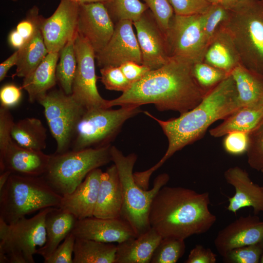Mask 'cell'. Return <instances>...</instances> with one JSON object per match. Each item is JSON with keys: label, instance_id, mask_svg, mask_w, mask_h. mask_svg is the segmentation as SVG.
<instances>
[{"label": "cell", "instance_id": "f907efd6", "mask_svg": "<svg viewBox=\"0 0 263 263\" xmlns=\"http://www.w3.org/2000/svg\"><path fill=\"white\" fill-rule=\"evenodd\" d=\"M8 40L9 44L14 48L19 50L26 42L23 37L15 29L13 30L9 34Z\"/></svg>", "mask_w": 263, "mask_h": 263}, {"label": "cell", "instance_id": "ba28073f", "mask_svg": "<svg viewBox=\"0 0 263 263\" xmlns=\"http://www.w3.org/2000/svg\"><path fill=\"white\" fill-rule=\"evenodd\" d=\"M53 207L40 210L30 218L25 217L7 224L0 219V263H34L37 247L46 241L45 219Z\"/></svg>", "mask_w": 263, "mask_h": 263}, {"label": "cell", "instance_id": "30bf717a", "mask_svg": "<svg viewBox=\"0 0 263 263\" xmlns=\"http://www.w3.org/2000/svg\"><path fill=\"white\" fill-rule=\"evenodd\" d=\"M38 102L44 108L50 132L56 143L55 153L68 151L77 124L87 109L61 89L48 92Z\"/></svg>", "mask_w": 263, "mask_h": 263}, {"label": "cell", "instance_id": "6da1fadb", "mask_svg": "<svg viewBox=\"0 0 263 263\" xmlns=\"http://www.w3.org/2000/svg\"><path fill=\"white\" fill-rule=\"evenodd\" d=\"M194 62L170 57L161 67L150 70L119 97L108 100L107 107L154 104L161 111L183 113L196 106L206 93L192 74Z\"/></svg>", "mask_w": 263, "mask_h": 263}, {"label": "cell", "instance_id": "484cf974", "mask_svg": "<svg viewBox=\"0 0 263 263\" xmlns=\"http://www.w3.org/2000/svg\"><path fill=\"white\" fill-rule=\"evenodd\" d=\"M77 219L72 214L53 207L45 219L46 241L37 249V254L44 260L48 259L61 242L72 232Z\"/></svg>", "mask_w": 263, "mask_h": 263}, {"label": "cell", "instance_id": "f1b7e54d", "mask_svg": "<svg viewBox=\"0 0 263 263\" xmlns=\"http://www.w3.org/2000/svg\"><path fill=\"white\" fill-rule=\"evenodd\" d=\"M46 129L39 119L25 118L15 122L11 137L15 143L23 148L42 150L46 147Z\"/></svg>", "mask_w": 263, "mask_h": 263}, {"label": "cell", "instance_id": "db71d44e", "mask_svg": "<svg viewBox=\"0 0 263 263\" xmlns=\"http://www.w3.org/2000/svg\"><path fill=\"white\" fill-rule=\"evenodd\" d=\"M110 1V0H83V3H92V2H101L104 4L107 3Z\"/></svg>", "mask_w": 263, "mask_h": 263}, {"label": "cell", "instance_id": "52a82bcc", "mask_svg": "<svg viewBox=\"0 0 263 263\" xmlns=\"http://www.w3.org/2000/svg\"><path fill=\"white\" fill-rule=\"evenodd\" d=\"M111 147L109 145L51 155L43 176L57 193L62 196L69 194L91 171L112 161Z\"/></svg>", "mask_w": 263, "mask_h": 263}, {"label": "cell", "instance_id": "7a4b0ae2", "mask_svg": "<svg viewBox=\"0 0 263 263\" xmlns=\"http://www.w3.org/2000/svg\"><path fill=\"white\" fill-rule=\"evenodd\" d=\"M240 107L235 82L229 74L207 93L199 104L177 118L162 120L144 112L159 124L169 143L164 155L146 170L147 173L151 176L177 151L201 139L213 123L224 120Z\"/></svg>", "mask_w": 263, "mask_h": 263}, {"label": "cell", "instance_id": "f35d334b", "mask_svg": "<svg viewBox=\"0 0 263 263\" xmlns=\"http://www.w3.org/2000/svg\"><path fill=\"white\" fill-rule=\"evenodd\" d=\"M101 81L109 90L120 91L128 90L132 84L125 77L119 67L108 66L100 69Z\"/></svg>", "mask_w": 263, "mask_h": 263}, {"label": "cell", "instance_id": "6f0895ef", "mask_svg": "<svg viewBox=\"0 0 263 263\" xmlns=\"http://www.w3.org/2000/svg\"><path fill=\"white\" fill-rule=\"evenodd\" d=\"M259 244H260V245L261 246V247L263 249V237L262 240L261 241V242L259 243Z\"/></svg>", "mask_w": 263, "mask_h": 263}, {"label": "cell", "instance_id": "83f0119b", "mask_svg": "<svg viewBox=\"0 0 263 263\" xmlns=\"http://www.w3.org/2000/svg\"><path fill=\"white\" fill-rule=\"evenodd\" d=\"M263 121V107H242L209 131L211 136L220 137L232 132H250Z\"/></svg>", "mask_w": 263, "mask_h": 263}, {"label": "cell", "instance_id": "d4e9b609", "mask_svg": "<svg viewBox=\"0 0 263 263\" xmlns=\"http://www.w3.org/2000/svg\"><path fill=\"white\" fill-rule=\"evenodd\" d=\"M59 52L49 53L29 75L23 78L21 86L33 103L45 95L56 84V68Z\"/></svg>", "mask_w": 263, "mask_h": 263}, {"label": "cell", "instance_id": "d6986e66", "mask_svg": "<svg viewBox=\"0 0 263 263\" xmlns=\"http://www.w3.org/2000/svg\"><path fill=\"white\" fill-rule=\"evenodd\" d=\"M224 176L227 184L235 188V194L228 197V211L235 214L244 207H252L254 214L263 212V186L254 183L248 172L239 166L228 168Z\"/></svg>", "mask_w": 263, "mask_h": 263}, {"label": "cell", "instance_id": "d6a6232c", "mask_svg": "<svg viewBox=\"0 0 263 263\" xmlns=\"http://www.w3.org/2000/svg\"><path fill=\"white\" fill-rule=\"evenodd\" d=\"M105 5L114 24L123 20L133 22L149 9L140 0H110Z\"/></svg>", "mask_w": 263, "mask_h": 263}, {"label": "cell", "instance_id": "3957f363", "mask_svg": "<svg viewBox=\"0 0 263 263\" xmlns=\"http://www.w3.org/2000/svg\"><path fill=\"white\" fill-rule=\"evenodd\" d=\"M208 192L198 193L182 187L163 186L156 193L149 212L150 227L162 238L185 240L207 232L217 218L209 208Z\"/></svg>", "mask_w": 263, "mask_h": 263}, {"label": "cell", "instance_id": "5b68a950", "mask_svg": "<svg viewBox=\"0 0 263 263\" xmlns=\"http://www.w3.org/2000/svg\"><path fill=\"white\" fill-rule=\"evenodd\" d=\"M223 25L233 39L241 64L263 76V0H242L229 9Z\"/></svg>", "mask_w": 263, "mask_h": 263}, {"label": "cell", "instance_id": "681fc988", "mask_svg": "<svg viewBox=\"0 0 263 263\" xmlns=\"http://www.w3.org/2000/svg\"><path fill=\"white\" fill-rule=\"evenodd\" d=\"M18 51H16L0 64V81H2L12 67L16 65L18 60Z\"/></svg>", "mask_w": 263, "mask_h": 263}, {"label": "cell", "instance_id": "74e56055", "mask_svg": "<svg viewBox=\"0 0 263 263\" xmlns=\"http://www.w3.org/2000/svg\"><path fill=\"white\" fill-rule=\"evenodd\" d=\"M263 249L259 244L234 248L224 256L226 263H259Z\"/></svg>", "mask_w": 263, "mask_h": 263}, {"label": "cell", "instance_id": "cb8c5ba5", "mask_svg": "<svg viewBox=\"0 0 263 263\" xmlns=\"http://www.w3.org/2000/svg\"><path fill=\"white\" fill-rule=\"evenodd\" d=\"M161 235L150 227L146 232L118 243L115 263H150Z\"/></svg>", "mask_w": 263, "mask_h": 263}, {"label": "cell", "instance_id": "60d3db41", "mask_svg": "<svg viewBox=\"0 0 263 263\" xmlns=\"http://www.w3.org/2000/svg\"><path fill=\"white\" fill-rule=\"evenodd\" d=\"M43 18L39 14L38 7L34 5L28 10L26 18L17 24L16 29L26 41L40 29Z\"/></svg>", "mask_w": 263, "mask_h": 263}, {"label": "cell", "instance_id": "f5cc1de1", "mask_svg": "<svg viewBox=\"0 0 263 263\" xmlns=\"http://www.w3.org/2000/svg\"><path fill=\"white\" fill-rule=\"evenodd\" d=\"M243 0H221L220 3L227 9H230Z\"/></svg>", "mask_w": 263, "mask_h": 263}, {"label": "cell", "instance_id": "2e32d148", "mask_svg": "<svg viewBox=\"0 0 263 263\" xmlns=\"http://www.w3.org/2000/svg\"><path fill=\"white\" fill-rule=\"evenodd\" d=\"M114 26L104 3L79 4L77 32L90 44L95 54L107 45L113 34Z\"/></svg>", "mask_w": 263, "mask_h": 263}, {"label": "cell", "instance_id": "11a10c76", "mask_svg": "<svg viewBox=\"0 0 263 263\" xmlns=\"http://www.w3.org/2000/svg\"><path fill=\"white\" fill-rule=\"evenodd\" d=\"M211 4L218 3L220 2L221 0H207Z\"/></svg>", "mask_w": 263, "mask_h": 263}, {"label": "cell", "instance_id": "9f6ffc18", "mask_svg": "<svg viewBox=\"0 0 263 263\" xmlns=\"http://www.w3.org/2000/svg\"><path fill=\"white\" fill-rule=\"evenodd\" d=\"M74 2L78 3V4H81L83 3V0H70Z\"/></svg>", "mask_w": 263, "mask_h": 263}, {"label": "cell", "instance_id": "7c38bea8", "mask_svg": "<svg viewBox=\"0 0 263 263\" xmlns=\"http://www.w3.org/2000/svg\"><path fill=\"white\" fill-rule=\"evenodd\" d=\"M75 47L77 67L71 95L87 110L108 108V100L101 97L96 86L98 77L95 73L94 50L78 33L75 39Z\"/></svg>", "mask_w": 263, "mask_h": 263}, {"label": "cell", "instance_id": "4316f807", "mask_svg": "<svg viewBox=\"0 0 263 263\" xmlns=\"http://www.w3.org/2000/svg\"><path fill=\"white\" fill-rule=\"evenodd\" d=\"M236 86L238 101L241 107H263V76L242 65L230 73Z\"/></svg>", "mask_w": 263, "mask_h": 263}, {"label": "cell", "instance_id": "ee69618b", "mask_svg": "<svg viewBox=\"0 0 263 263\" xmlns=\"http://www.w3.org/2000/svg\"><path fill=\"white\" fill-rule=\"evenodd\" d=\"M174 14L188 16L204 13L211 3L207 0H168Z\"/></svg>", "mask_w": 263, "mask_h": 263}, {"label": "cell", "instance_id": "9a60e30c", "mask_svg": "<svg viewBox=\"0 0 263 263\" xmlns=\"http://www.w3.org/2000/svg\"><path fill=\"white\" fill-rule=\"evenodd\" d=\"M136 31L142 64L151 70L157 69L170 58L166 34L148 9L133 22Z\"/></svg>", "mask_w": 263, "mask_h": 263}, {"label": "cell", "instance_id": "4dcf8cb0", "mask_svg": "<svg viewBox=\"0 0 263 263\" xmlns=\"http://www.w3.org/2000/svg\"><path fill=\"white\" fill-rule=\"evenodd\" d=\"M116 245L76 238L73 263H115Z\"/></svg>", "mask_w": 263, "mask_h": 263}, {"label": "cell", "instance_id": "91938a15", "mask_svg": "<svg viewBox=\"0 0 263 263\" xmlns=\"http://www.w3.org/2000/svg\"><path fill=\"white\" fill-rule=\"evenodd\" d=\"M10 0L15 2V1H18L19 0Z\"/></svg>", "mask_w": 263, "mask_h": 263}, {"label": "cell", "instance_id": "603a6c76", "mask_svg": "<svg viewBox=\"0 0 263 263\" xmlns=\"http://www.w3.org/2000/svg\"><path fill=\"white\" fill-rule=\"evenodd\" d=\"M203 61L228 74L241 64L240 57L233 39L223 24L207 45Z\"/></svg>", "mask_w": 263, "mask_h": 263}, {"label": "cell", "instance_id": "94428289", "mask_svg": "<svg viewBox=\"0 0 263 263\" xmlns=\"http://www.w3.org/2000/svg\"><path fill=\"white\" fill-rule=\"evenodd\" d=\"M261 172L263 173V170L262 171V172Z\"/></svg>", "mask_w": 263, "mask_h": 263}, {"label": "cell", "instance_id": "ffe728a7", "mask_svg": "<svg viewBox=\"0 0 263 263\" xmlns=\"http://www.w3.org/2000/svg\"><path fill=\"white\" fill-rule=\"evenodd\" d=\"M50 157L42 150L23 148L13 140L0 153V172L8 170L23 175L42 176L47 170Z\"/></svg>", "mask_w": 263, "mask_h": 263}, {"label": "cell", "instance_id": "7402d4cb", "mask_svg": "<svg viewBox=\"0 0 263 263\" xmlns=\"http://www.w3.org/2000/svg\"><path fill=\"white\" fill-rule=\"evenodd\" d=\"M122 206V186L117 168L113 164L102 173L94 216L120 218Z\"/></svg>", "mask_w": 263, "mask_h": 263}, {"label": "cell", "instance_id": "b9f144b4", "mask_svg": "<svg viewBox=\"0 0 263 263\" xmlns=\"http://www.w3.org/2000/svg\"><path fill=\"white\" fill-rule=\"evenodd\" d=\"M249 133L244 132H232L225 134L223 147L228 153L239 155L246 152L249 143Z\"/></svg>", "mask_w": 263, "mask_h": 263}, {"label": "cell", "instance_id": "ac0fdd59", "mask_svg": "<svg viewBox=\"0 0 263 263\" xmlns=\"http://www.w3.org/2000/svg\"><path fill=\"white\" fill-rule=\"evenodd\" d=\"M263 237V220L257 215L241 216L217 233L214 241L218 253L223 257L239 247L259 244Z\"/></svg>", "mask_w": 263, "mask_h": 263}, {"label": "cell", "instance_id": "f6af8a7d", "mask_svg": "<svg viewBox=\"0 0 263 263\" xmlns=\"http://www.w3.org/2000/svg\"><path fill=\"white\" fill-rule=\"evenodd\" d=\"M15 123L10 109L0 107V153L3 152L13 141L11 131Z\"/></svg>", "mask_w": 263, "mask_h": 263}, {"label": "cell", "instance_id": "8fae6325", "mask_svg": "<svg viewBox=\"0 0 263 263\" xmlns=\"http://www.w3.org/2000/svg\"><path fill=\"white\" fill-rule=\"evenodd\" d=\"M204 21V13L188 16L174 14L166 34L170 57L194 62L203 61L206 48Z\"/></svg>", "mask_w": 263, "mask_h": 263}, {"label": "cell", "instance_id": "1f68e13d", "mask_svg": "<svg viewBox=\"0 0 263 263\" xmlns=\"http://www.w3.org/2000/svg\"><path fill=\"white\" fill-rule=\"evenodd\" d=\"M76 36L70 40L59 52V60L56 68V80L61 89L67 94L72 93L73 84L77 67L75 47Z\"/></svg>", "mask_w": 263, "mask_h": 263}, {"label": "cell", "instance_id": "bcb514c9", "mask_svg": "<svg viewBox=\"0 0 263 263\" xmlns=\"http://www.w3.org/2000/svg\"><path fill=\"white\" fill-rule=\"evenodd\" d=\"M22 88L14 84H7L0 90V106L10 109L17 106L22 98Z\"/></svg>", "mask_w": 263, "mask_h": 263}, {"label": "cell", "instance_id": "d590c367", "mask_svg": "<svg viewBox=\"0 0 263 263\" xmlns=\"http://www.w3.org/2000/svg\"><path fill=\"white\" fill-rule=\"evenodd\" d=\"M204 14L203 29L207 47L218 29L227 20L229 10L220 3L211 4Z\"/></svg>", "mask_w": 263, "mask_h": 263}, {"label": "cell", "instance_id": "8992f818", "mask_svg": "<svg viewBox=\"0 0 263 263\" xmlns=\"http://www.w3.org/2000/svg\"><path fill=\"white\" fill-rule=\"evenodd\" d=\"M112 161L116 166L120 180L123 206L121 217L132 226L137 236L146 232L150 226L149 212L152 202L160 189L169 180L167 173L154 179L150 190H144L135 182L133 169L137 159L134 153L125 155L114 146L111 147Z\"/></svg>", "mask_w": 263, "mask_h": 263}, {"label": "cell", "instance_id": "44dd1931", "mask_svg": "<svg viewBox=\"0 0 263 263\" xmlns=\"http://www.w3.org/2000/svg\"><path fill=\"white\" fill-rule=\"evenodd\" d=\"M102 172L99 168L91 171L73 192L62 196L59 208L77 220L94 216Z\"/></svg>", "mask_w": 263, "mask_h": 263}, {"label": "cell", "instance_id": "277c9868", "mask_svg": "<svg viewBox=\"0 0 263 263\" xmlns=\"http://www.w3.org/2000/svg\"><path fill=\"white\" fill-rule=\"evenodd\" d=\"M62 197L43 175L12 173L0 190V219L11 224L37 211L59 207Z\"/></svg>", "mask_w": 263, "mask_h": 263}, {"label": "cell", "instance_id": "7dc6e473", "mask_svg": "<svg viewBox=\"0 0 263 263\" xmlns=\"http://www.w3.org/2000/svg\"><path fill=\"white\" fill-rule=\"evenodd\" d=\"M119 68L132 84L141 80L151 70L143 64L133 61L125 62L119 66Z\"/></svg>", "mask_w": 263, "mask_h": 263}, {"label": "cell", "instance_id": "4fadbf2b", "mask_svg": "<svg viewBox=\"0 0 263 263\" xmlns=\"http://www.w3.org/2000/svg\"><path fill=\"white\" fill-rule=\"evenodd\" d=\"M129 20L115 23L113 34L105 47L95 54L98 66L119 67L128 61L142 64L141 53L132 26Z\"/></svg>", "mask_w": 263, "mask_h": 263}, {"label": "cell", "instance_id": "836d02e7", "mask_svg": "<svg viewBox=\"0 0 263 263\" xmlns=\"http://www.w3.org/2000/svg\"><path fill=\"white\" fill-rule=\"evenodd\" d=\"M185 240L162 238L155 249L150 263H175L184 254Z\"/></svg>", "mask_w": 263, "mask_h": 263}, {"label": "cell", "instance_id": "6125c7cd", "mask_svg": "<svg viewBox=\"0 0 263 263\" xmlns=\"http://www.w3.org/2000/svg\"></svg>", "mask_w": 263, "mask_h": 263}, {"label": "cell", "instance_id": "7bdbcfd3", "mask_svg": "<svg viewBox=\"0 0 263 263\" xmlns=\"http://www.w3.org/2000/svg\"><path fill=\"white\" fill-rule=\"evenodd\" d=\"M76 239L73 232L70 233L46 260L44 263H73L74 245Z\"/></svg>", "mask_w": 263, "mask_h": 263}, {"label": "cell", "instance_id": "e575fe53", "mask_svg": "<svg viewBox=\"0 0 263 263\" xmlns=\"http://www.w3.org/2000/svg\"><path fill=\"white\" fill-rule=\"evenodd\" d=\"M192 70L195 80L206 94L229 75L203 61L194 62Z\"/></svg>", "mask_w": 263, "mask_h": 263}, {"label": "cell", "instance_id": "816d5d0a", "mask_svg": "<svg viewBox=\"0 0 263 263\" xmlns=\"http://www.w3.org/2000/svg\"><path fill=\"white\" fill-rule=\"evenodd\" d=\"M12 174L10 171H4L0 174V190H1L7 183L10 176Z\"/></svg>", "mask_w": 263, "mask_h": 263}, {"label": "cell", "instance_id": "680465c9", "mask_svg": "<svg viewBox=\"0 0 263 263\" xmlns=\"http://www.w3.org/2000/svg\"><path fill=\"white\" fill-rule=\"evenodd\" d=\"M260 263H263V253L262 254V256L261 257L260 260Z\"/></svg>", "mask_w": 263, "mask_h": 263}, {"label": "cell", "instance_id": "c3c4849f", "mask_svg": "<svg viewBox=\"0 0 263 263\" xmlns=\"http://www.w3.org/2000/svg\"><path fill=\"white\" fill-rule=\"evenodd\" d=\"M217 255L208 248L197 244L190 251L185 263H215Z\"/></svg>", "mask_w": 263, "mask_h": 263}, {"label": "cell", "instance_id": "8d00e7d4", "mask_svg": "<svg viewBox=\"0 0 263 263\" xmlns=\"http://www.w3.org/2000/svg\"><path fill=\"white\" fill-rule=\"evenodd\" d=\"M246 153L249 166L262 172L263 170V121L249 133V143Z\"/></svg>", "mask_w": 263, "mask_h": 263}, {"label": "cell", "instance_id": "e0dca14e", "mask_svg": "<svg viewBox=\"0 0 263 263\" xmlns=\"http://www.w3.org/2000/svg\"><path fill=\"white\" fill-rule=\"evenodd\" d=\"M72 232L76 238L107 243H120L137 236L131 225L121 217L93 216L77 220Z\"/></svg>", "mask_w": 263, "mask_h": 263}, {"label": "cell", "instance_id": "5bb4252c", "mask_svg": "<svg viewBox=\"0 0 263 263\" xmlns=\"http://www.w3.org/2000/svg\"><path fill=\"white\" fill-rule=\"evenodd\" d=\"M79 4L60 0L53 14L44 18L40 30L49 53L59 52L76 35Z\"/></svg>", "mask_w": 263, "mask_h": 263}, {"label": "cell", "instance_id": "f546056e", "mask_svg": "<svg viewBox=\"0 0 263 263\" xmlns=\"http://www.w3.org/2000/svg\"><path fill=\"white\" fill-rule=\"evenodd\" d=\"M17 51L16 70L13 76L24 78L34 71L49 53L40 29Z\"/></svg>", "mask_w": 263, "mask_h": 263}, {"label": "cell", "instance_id": "ab89813d", "mask_svg": "<svg viewBox=\"0 0 263 263\" xmlns=\"http://www.w3.org/2000/svg\"><path fill=\"white\" fill-rule=\"evenodd\" d=\"M166 34L174 13L168 0H143Z\"/></svg>", "mask_w": 263, "mask_h": 263}, {"label": "cell", "instance_id": "9c48e42d", "mask_svg": "<svg viewBox=\"0 0 263 263\" xmlns=\"http://www.w3.org/2000/svg\"><path fill=\"white\" fill-rule=\"evenodd\" d=\"M140 106H125L120 109L95 108L87 110L78 122L72 150L99 148L109 145L129 118L140 113Z\"/></svg>", "mask_w": 263, "mask_h": 263}]
</instances>
